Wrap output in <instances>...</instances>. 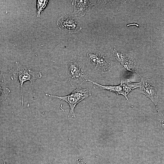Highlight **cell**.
Segmentation results:
<instances>
[{
	"label": "cell",
	"mask_w": 164,
	"mask_h": 164,
	"mask_svg": "<svg viewBox=\"0 0 164 164\" xmlns=\"http://www.w3.org/2000/svg\"><path fill=\"white\" fill-rule=\"evenodd\" d=\"M66 71L69 85L72 88L79 87L83 84L91 80L86 72L84 66L78 60H74L69 61L67 64Z\"/></svg>",
	"instance_id": "6da1fadb"
},
{
	"label": "cell",
	"mask_w": 164,
	"mask_h": 164,
	"mask_svg": "<svg viewBox=\"0 0 164 164\" xmlns=\"http://www.w3.org/2000/svg\"><path fill=\"white\" fill-rule=\"evenodd\" d=\"M10 73L12 74L11 78L12 80H16L19 82L21 87L22 104L24 105L23 95V85L24 83L29 81L31 85L38 79L42 77V73L39 72L35 71L30 68L26 67L16 61L13 67L11 69Z\"/></svg>",
	"instance_id": "7a4b0ae2"
},
{
	"label": "cell",
	"mask_w": 164,
	"mask_h": 164,
	"mask_svg": "<svg viewBox=\"0 0 164 164\" xmlns=\"http://www.w3.org/2000/svg\"><path fill=\"white\" fill-rule=\"evenodd\" d=\"M86 66L90 70L99 73L109 71L111 68L110 60L104 53L97 51H90L85 55Z\"/></svg>",
	"instance_id": "3957f363"
},
{
	"label": "cell",
	"mask_w": 164,
	"mask_h": 164,
	"mask_svg": "<svg viewBox=\"0 0 164 164\" xmlns=\"http://www.w3.org/2000/svg\"><path fill=\"white\" fill-rule=\"evenodd\" d=\"M91 94L89 89L79 87L65 96H60L48 94H45V95L48 97L57 98L66 102L69 105L70 109L68 117H75L74 109L76 105L84 99L91 96Z\"/></svg>",
	"instance_id": "277c9868"
},
{
	"label": "cell",
	"mask_w": 164,
	"mask_h": 164,
	"mask_svg": "<svg viewBox=\"0 0 164 164\" xmlns=\"http://www.w3.org/2000/svg\"><path fill=\"white\" fill-rule=\"evenodd\" d=\"M56 24L60 30L70 33L78 32L82 29L80 21L73 13L61 16L57 20Z\"/></svg>",
	"instance_id": "5b68a950"
},
{
	"label": "cell",
	"mask_w": 164,
	"mask_h": 164,
	"mask_svg": "<svg viewBox=\"0 0 164 164\" xmlns=\"http://www.w3.org/2000/svg\"><path fill=\"white\" fill-rule=\"evenodd\" d=\"M140 76L141 83L140 93L150 99L157 107L158 91L154 81L152 79Z\"/></svg>",
	"instance_id": "8992f818"
},
{
	"label": "cell",
	"mask_w": 164,
	"mask_h": 164,
	"mask_svg": "<svg viewBox=\"0 0 164 164\" xmlns=\"http://www.w3.org/2000/svg\"><path fill=\"white\" fill-rule=\"evenodd\" d=\"M72 4L74 6L73 14L77 17L84 16L93 5L88 0H73Z\"/></svg>",
	"instance_id": "52a82bcc"
},
{
	"label": "cell",
	"mask_w": 164,
	"mask_h": 164,
	"mask_svg": "<svg viewBox=\"0 0 164 164\" xmlns=\"http://www.w3.org/2000/svg\"><path fill=\"white\" fill-rule=\"evenodd\" d=\"M10 92V90L7 87L5 77L0 71V106L2 102L7 97Z\"/></svg>",
	"instance_id": "ba28073f"
},
{
	"label": "cell",
	"mask_w": 164,
	"mask_h": 164,
	"mask_svg": "<svg viewBox=\"0 0 164 164\" xmlns=\"http://www.w3.org/2000/svg\"><path fill=\"white\" fill-rule=\"evenodd\" d=\"M120 84L125 93V97L127 100H128L127 95L134 89L140 87L141 83V82L139 83H132L128 79L125 81H121Z\"/></svg>",
	"instance_id": "9c48e42d"
},
{
	"label": "cell",
	"mask_w": 164,
	"mask_h": 164,
	"mask_svg": "<svg viewBox=\"0 0 164 164\" xmlns=\"http://www.w3.org/2000/svg\"><path fill=\"white\" fill-rule=\"evenodd\" d=\"M89 82H91L93 84L98 87L101 89L106 90L115 93L117 95L122 94L125 97V93L122 90L121 84L118 85H101L91 80Z\"/></svg>",
	"instance_id": "30bf717a"
},
{
	"label": "cell",
	"mask_w": 164,
	"mask_h": 164,
	"mask_svg": "<svg viewBox=\"0 0 164 164\" xmlns=\"http://www.w3.org/2000/svg\"><path fill=\"white\" fill-rule=\"evenodd\" d=\"M115 56L127 70L133 72H136L133 63L130 61L125 56L118 53L115 54Z\"/></svg>",
	"instance_id": "8fae6325"
},
{
	"label": "cell",
	"mask_w": 164,
	"mask_h": 164,
	"mask_svg": "<svg viewBox=\"0 0 164 164\" xmlns=\"http://www.w3.org/2000/svg\"><path fill=\"white\" fill-rule=\"evenodd\" d=\"M48 2V1L46 0L37 1L36 14L38 17L40 16L41 13L46 6Z\"/></svg>",
	"instance_id": "7c38bea8"
},
{
	"label": "cell",
	"mask_w": 164,
	"mask_h": 164,
	"mask_svg": "<svg viewBox=\"0 0 164 164\" xmlns=\"http://www.w3.org/2000/svg\"><path fill=\"white\" fill-rule=\"evenodd\" d=\"M76 164H86V162L83 159L79 158L77 159Z\"/></svg>",
	"instance_id": "4fadbf2b"
}]
</instances>
